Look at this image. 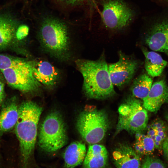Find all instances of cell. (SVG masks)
Instances as JSON below:
<instances>
[{"mask_svg": "<svg viewBox=\"0 0 168 168\" xmlns=\"http://www.w3.org/2000/svg\"><path fill=\"white\" fill-rule=\"evenodd\" d=\"M75 63L83 77L82 89L87 97L104 100L115 94L104 55L96 60L77 59Z\"/></svg>", "mask_w": 168, "mask_h": 168, "instance_id": "1", "label": "cell"}, {"mask_svg": "<svg viewBox=\"0 0 168 168\" xmlns=\"http://www.w3.org/2000/svg\"><path fill=\"white\" fill-rule=\"evenodd\" d=\"M42 108L27 101L19 106L15 133L19 142L22 160L26 163L33 152L37 135V125Z\"/></svg>", "mask_w": 168, "mask_h": 168, "instance_id": "2", "label": "cell"}, {"mask_svg": "<svg viewBox=\"0 0 168 168\" xmlns=\"http://www.w3.org/2000/svg\"><path fill=\"white\" fill-rule=\"evenodd\" d=\"M39 36L42 47L50 55L62 61L70 59V40L63 23L56 20L45 21L40 28Z\"/></svg>", "mask_w": 168, "mask_h": 168, "instance_id": "3", "label": "cell"}, {"mask_svg": "<svg viewBox=\"0 0 168 168\" xmlns=\"http://www.w3.org/2000/svg\"><path fill=\"white\" fill-rule=\"evenodd\" d=\"M66 127L61 115L57 111L48 114L39 129L38 144L43 151L53 152L60 149L67 143Z\"/></svg>", "mask_w": 168, "mask_h": 168, "instance_id": "4", "label": "cell"}, {"mask_svg": "<svg viewBox=\"0 0 168 168\" xmlns=\"http://www.w3.org/2000/svg\"><path fill=\"white\" fill-rule=\"evenodd\" d=\"M100 2L101 21L107 30H123L135 19V11L124 0H100Z\"/></svg>", "mask_w": 168, "mask_h": 168, "instance_id": "5", "label": "cell"}, {"mask_svg": "<svg viewBox=\"0 0 168 168\" xmlns=\"http://www.w3.org/2000/svg\"><path fill=\"white\" fill-rule=\"evenodd\" d=\"M110 125L108 114L103 110H84L79 115L77 123V129L80 135L90 144L101 141Z\"/></svg>", "mask_w": 168, "mask_h": 168, "instance_id": "6", "label": "cell"}, {"mask_svg": "<svg viewBox=\"0 0 168 168\" xmlns=\"http://www.w3.org/2000/svg\"><path fill=\"white\" fill-rule=\"evenodd\" d=\"M118 111L116 134L124 130L132 133H141L146 128L148 113L137 98H129L120 106Z\"/></svg>", "mask_w": 168, "mask_h": 168, "instance_id": "7", "label": "cell"}, {"mask_svg": "<svg viewBox=\"0 0 168 168\" xmlns=\"http://www.w3.org/2000/svg\"><path fill=\"white\" fill-rule=\"evenodd\" d=\"M35 62L28 60L23 64L1 72L12 87L25 93L35 92L41 86L33 74Z\"/></svg>", "mask_w": 168, "mask_h": 168, "instance_id": "8", "label": "cell"}, {"mask_svg": "<svg viewBox=\"0 0 168 168\" xmlns=\"http://www.w3.org/2000/svg\"><path fill=\"white\" fill-rule=\"evenodd\" d=\"M117 62L108 65L110 77L113 85L121 87L128 84L132 79L139 66L134 58L119 51Z\"/></svg>", "mask_w": 168, "mask_h": 168, "instance_id": "9", "label": "cell"}, {"mask_svg": "<svg viewBox=\"0 0 168 168\" xmlns=\"http://www.w3.org/2000/svg\"><path fill=\"white\" fill-rule=\"evenodd\" d=\"M145 43L153 51H168V17L153 23L145 36Z\"/></svg>", "mask_w": 168, "mask_h": 168, "instance_id": "10", "label": "cell"}, {"mask_svg": "<svg viewBox=\"0 0 168 168\" xmlns=\"http://www.w3.org/2000/svg\"><path fill=\"white\" fill-rule=\"evenodd\" d=\"M168 100V86L161 80L154 82L147 96L143 100V106L147 110L156 113Z\"/></svg>", "mask_w": 168, "mask_h": 168, "instance_id": "11", "label": "cell"}, {"mask_svg": "<svg viewBox=\"0 0 168 168\" xmlns=\"http://www.w3.org/2000/svg\"><path fill=\"white\" fill-rule=\"evenodd\" d=\"M33 74L39 82L50 89L54 87L60 79L58 71L46 61L35 62L33 68Z\"/></svg>", "mask_w": 168, "mask_h": 168, "instance_id": "12", "label": "cell"}, {"mask_svg": "<svg viewBox=\"0 0 168 168\" xmlns=\"http://www.w3.org/2000/svg\"><path fill=\"white\" fill-rule=\"evenodd\" d=\"M113 157L117 168H141L139 155L127 144L120 145L113 152Z\"/></svg>", "mask_w": 168, "mask_h": 168, "instance_id": "13", "label": "cell"}, {"mask_svg": "<svg viewBox=\"0 0 168 168\" xmlns=\"http://www.w3.org/2000/svg\"><path fill=\"white\" fill-rule=\"evenodd\" d=\"M18 108L15 97L2 105L0 111V135L15 127L18 118Z\"/></svg>", "mask_w": 168, "mask_h": 168, "instance_id": "14", "label": "cell"}, {"mask_svg": "<svg viewBox=\"0 0 168 168\" xmlns=\"http://www.w3.org/2000/svg\"><path fill=\"white\" fill-rule=\"evenodd\" d=\"M18 26L16 20L7 13L0 14V49L5 48L11 43Z\"/></svg>", "mask_w": 168, "mask_h": 168, "instance_id": "15", "label": "cell"}, {"mask_svg": "<svg viewBox=\"0 0 168 168\" xmlns=\"http://www.w3.org/2000/svg\"><path fill=\"white\" fill-rule=\"evenodd\" d=\"M106 149L102 145L94 144L88 147L83 162L84 168H102L108 159Z\"/></svg>", "mask_w": 168, "mask_h": 168, "instance_id": "16", "label": "cell"}, {"mask_svg": "<svg viewBox=\"0 0 168 168\" xmlns=\"http://www.w3.org/2000/svg\"><path fill=\"white\" fill-rule=\"evenodd\" d=\"M86 153L85 145L79 142L71 143L65 149L63 155L65 168H74L81 165Z\"/></svg>", "mask_w": 168, "mask_h": 168, "instance_id": "17", "label": "cell"}, {"mask_svg": "<svg viewBox=\"0 0 168 168\" xmlns=\"http://www.w3.org/2000/svg\"><path fill=\"white\" fill-rule=\"evenodd\" d=\"M142 50L145 57V68L150 76L156 77L161 75L168 62L154 51H149L145 48Z\"/></svg>", "mask_w": 168, "mask_h": 168, "instance_id": "18", "label": "cell"}, {"mask_svg": "<svg viewBox=\"0 0 168 168\" xmlns=\"http://www.w3.org/2000/svg\"><path fill=\"white\" fill-rule=\"evenodd\" d=\"M152 82V78L147 74L143 73L138 76L133 80L131 87L133 96L143 100L149 93Z\"/></svg>", "mask_w": 168, "mask_h": 168, "instance_id": "19", "label": "cell"}, {"mask_svg": "<svg viewBox=\"0 0 168 168\" xmlns=\"http://www.w3.org/2000/svg\"><path fill=\"white\" fill-rule=\"evenodd\" d=\"M153 141L155 149L160 151L163 142L167 137V128L161 120L153 123L148 127L147 134Z\"/></svg>", "mask_w": 168, "mask_h": 168, "instance_id": "20", "label": "cell"}, {"mask_svg": "<svg viewBox=\"0 0 168 168\" xmlns=\"http://www.w3.org/2000/svg\"><path fill=\"white\" fill-rule=\"evenodd\" d=\"M136 134V141L133 144L134 150L138 154L147 156L152 155L155 149L153 140L142 133Z\"/></svg>", "mask_w": 168, "mask_h": 168, "instance_id": "21", "label": "cell"}, {"mask_svg": "<svg viewBox=\"0 0 168 168\" xmlns=\"http://www.w3.org/2000/svg\"><path fill=\"white\" fill-rule=\"evenodd\" d=\"M28 60L22 58L0 54V71L21 64Z\"/></svg>", "mask_w": 168, "mask_h": 168, "instance_id": "22", "label": "cell"}, {"mask_svg": "<svg viewBox=\"0 0 168 168\" xmlns=\"http://www.w3.org/2000/svg\"><path fill=\"white\" fill-rule=\"evenodd\" d=\"M141 168H165V167L163 163L159 159L147 156Z\"/></svg>", "mask_w": 168, "mask_h": 168, "instance_id": "23", "label": "cell"}, {"mask_svg": "<svg viewBox=\"0 0 168 168\" xmlns=\"http://www.w3.org/2000/svg\"><path fill=\"white\" fill-rule=\"evenodd\" d=\"M5 96L4 84L2 81L0 80V107L2 105Z\"/></svg>", "mask_w": 168, "mask_h": 168, "instance_id": "24", "label": "cell"}, {"mask_svg": "<svg viewBox=\"0 0 168 168\" xmlns=\"http://www.w3.org/2000/svg\"><path fill=\"white\" fill-rule=\"evenodd\" d=\"M162 149L165 156L168 160V137L166 138L163 142Z\"/></svg>", "mask_w": 168, "mask_h": 168, "instance_id": "25", "label": "cell"}, {"mask_svg": "<svg viewBox=\"0 0 168 168\" xmlns=\"http://www.w3.org/2000/svg\"><path fill=\"white\" fill-rule=\"evenodd\" d=\"M63 1H65L67 2H75L78 1H82L85 0H62Z\"/></svg>", "mask_w": 168, "mask_h": 168, "instance_id": "26", "label": "cell"}, {"mask_svg": "<svg viewBox=\"0 0 168 168\" xmlns=\"http://www.w3.org/2000/svg\"><path fill=\"white\" fill-rule=\"evenodd\" d=\"M3 76L2 74L0 72V80L2 81L3 79Z\"/></svg>", "mask_w": 168, "mask_h": 168, "instance_id": "27", "label": "cell"}, {"mask_svg": "<svg viewBox=\"0 0 168 168\" xmlns=\"http://www.w3.org/2000/svg\"><path fill=\"white\" fill-rule=\"evenodd\" d=\"M161 0L164 1L166 2H168V0Z\"/></svg>", "mask_w": 168, "mask_h": 168, "instance_id": "28", "label": "cell"}, {"mask_svg": "<svg viewBox=\"0 0 168 168\" xmlns=\"http://www.w3.org/2000/svg\"><path fill=\"white\" fill-rule=\"evenodd\" d=\"M167 122H168V114L167 116Z\"/></svg>", "mask_w": 168, "mask_h": 168, "instance_id": "29", "label": "cell"}, {"mask_svg": "<svg viewBox=\"0 0 168 168\" xmlns=\"http://www.w3.org/2000/svg\"><path fill=\"white\" fill-rule=\"evenodd\" d=\"M166 53L167 55L168 56V51L167 52H166Z\"/></svg>", "mask_w": 168, "mask_h": 168, "instance_id": "30", "label": "cell"}, {"mask_svg": "<svg viewBox=\"0 0 168 168\" xmlns=\"http://www.w3.org/2000/svg\"><path fill=\"white\" fill-rule=\"evenodd\" d=\"M102 168H107V167H104Z\"/></svg>", "mask_w": 168, "mask_h": 168, "instance_id": "31", "label": "cell"}]
</instances>
